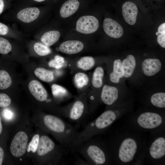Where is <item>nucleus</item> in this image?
I'll return each mask as SVG.
<instances>
[{"mask_svg":"<svg viewBox=\"0 0 165 165\" xmlns=\"http://www.w3.org/2000/svg\"><path fill=\"white\" fill-rule=\"evenodd\" d=\"M12 80L11 77L6 71L0 70V89L5 90L11 85Z\"/></svg>","mask_w":165,"mask_h":165,"instance_id":"nucleus-29","label":"nucleus"},{"mask_svg":"<svg viewBox=\"0 0 165 165\" xmlns=\"http://www.w3.org/2000/svg\"><path fill=\"white\" fill-rule=\"evenodd\" d=\"M95 64L94 58L91 56H85L81 58L77 61V65L79 69L87 71L91 69Z\"/></svg>","mask_w":165,"mask_h":165,"instance_id":"nucleus-26","label":"nucleus"},{"mask_svg":"<svg viewBox=\"0 0 165 165\" xmlns=\"http://www.w3.org/2000/svg\"><path fill=\"white\" fill-rule=\"evenodd\" d=\"M12 46L6 39L0 37V53L6 54L12 50Z\"/></svg>","mask_w":165,"mask_h":165,"instance_id":"nucleus-33","label":"nucleus"},{"mask_svg":"<svg viewBox=\"0 0 165 165\" xmlns=\"http://www.w3.org/2000/svg\"><path fill=\"white\" fill-rule=\"evenodd\" d=\"M104 74V70L101 67H98L95 68L93 73L92 81L94 87L99 88L102 86Z\"/></svg>","mask_w":165,"mask_h":165,"instance_id":"nucleus-25","label":"nucleus"},{"mask_svg":"<svg viewBox=\"0 0 165 165\" xmlns=\"http://www.w3.org/2000/svg\"><path fill=\"white\" fill-rule=\"evenodd\" d=\"M65 63L64 58L59 55H56L54 58L48 63L49 66L51 68L58 69L62 68Z\"/></svg>","mask_w":165,"mask_h":165,"instance_id":"nucleus-32","label":"nucleus"},{"mask_svg":"<svg viewBox=\"0 0 165 165\" xmlns=\"http://www.w3.org/2000/svg\"><path fill=\"white\" fill-rule=\"evenodd\" d=\"M137 121L141 127L151 129L160 126L162 123V119L161 116L157 113L146 112L139 116Z\"/></svg>","mask_w":165,"mask_h":165,"instance_id":"nucleus-9","label":"nucleus"},{"mask_svg":"<svg viewBox=\"0 0 165 165\" xmlns=\"http://www.w3.org/2000/svg\"><path fill=\"white\" fill-rule=\"evenodd\" d=\"M137 145L136 141L133 139L128 138L122 143L119 151V157L124 163L131 161L136 152Z\"/></svg>","mask_w":165,"mask_h":165,"instance_id":"nucleus-7","label":"nucleus"},{"mask_svg":"<svg viewBox=\"0 0 165 165\" xmlns=\"http://www.w3.org/2000/svg\"><path fill=\"white\" fill-rule=\"evenodd\" d=\"M33 126L30 117L25 115L9 127L7 148L14 165L29 163L26 158V151L28 143L34 132Z\"/></svg>","mask_w":165,"mask_h":165,"instance_id":"nucleus-2","label":"nucleus"},{"mask_svg":"<svg viewBox=\"0 0 165 165\" xmlns=\"http://www.w3.org/2000/svg\"><path fill=\"white\" fill-rule=\"evenodd\" d=\"M63 117L77 124L80 123L87 115L86 104L81 99L76 100L69 109H62Z\"/></svg>","mask_w":165,"mask_h":165,"instance_id":"nucleus-6","label":"nucleus"},{"mask_svg":"<svg viewBox=\"0 0 165 165\" xmlns=\"http://www.w3.org/2000/svg\"><path fill=\"white\" fill-rule=\"evenodd\" d=\"M122 12L124 18L127 23L131 25L135 24L138 9L135 3L130 2H125L122 6Z\"/></svg>","mask_w":165,"mask_h":165,"instance_id":"nucleus-13","label":"nucleus"},{"mask_svg":"<svg viewBox=\"0 0 165 165\" xmlns=\"http://www.w3.org/2000/svg\"><path fill=\"white\" fill-rule=\"evenodd\" d=\"M83 47L84 45L82 42L78 40H72L62 42L59 48L63 53L73 54L80 52L83 50Z\"/></svg>","mask_w":165,"mask_h":165,"instance_id":"nucleus-17","label":"nucleus"},{"mask_svg":"<svg viewBox=\"0 0 165 165\" xmlns=\"http://www.w3.org/2000/svg\"><path fill=\"white\" fill-rule=\"evenodd\" d=\"M30 92L38 101L49 103L51 100L48 98L47 92L42 84L36 80H32L30 82L28 85Z\"/></svg>","mask_w":165,"mask_h":165,"instance_id":"nucleus-10","label":"nucleus"},{"mask_svg":"<svg viewBox=\"0 0 165 165\" xmlns=\"http://www.w3.org/2000/svg\"><path fill=\"white\" fill-rule=\"evenodd\" d=\"M51 88L53 95L55 98L62 99L68 94L66 89L60 85L54 84L52 85Z\"/></svg>","mask_w":165,"mask_h":165,"instance_id":"nucleus-30","label":"nucleus"},{"mask_svg":"<svg viewBox=\"0 0 165 165\" xmlns=\"http://www.w3.org/2000/svg\"><path fill=\"white\" fill-rule=\"evenodd\" d=\"M152 104L156 107H165V93L159 92L152 95L150 99Z\"/></svg>","mask_w":165,"mask_h":165,"instance_id":"nucleus-27","label":"nucleus"},{"mask_svg":"<svg viewBox=\"0 0 165 165\" xmlns=\"http://www.w3.org/2000/svg\"><path fill=\"white\" fill-rule=\"evenodd\" d=\"M118 97L117 89L115 87L105 85L103 86L101 98L106 105H111L117 100Z\"/></svg>","mask_w":165,"mask_h":165,"instance_id":"nucleus-15","label":"nucleus"},{"mask_svg":"<svg viewBox=\"0 0 165 165\" xmlns=\"http://www.w3.org/2000/svg\"><path fill=\"white\" fill-rule=\"evenodd\" d=\"M36 130L34 132L28 143L26 151V158L28 161L32 160L37 150L40 136V130L35 127Z\"/></svg>","mask_w":165,"mask_h":165,"instance_id":"nucleus-16","label":"nucleus"},{"mask_svg":"<svg viewBox=\"0 0 165 165\" xmlns=\"http://www.w3.org/2000/svg\"><path fill=\"white\" fill-rule=\"evenodd\" d=\"M158 31L160 33H165V23H164L159 26L158 29Z\"/></svg>","mask_w":165,"mask_h":165,"instance_id":"nucleus-38","label":"nucleus"},{"mask_svg":"<svg viewBox=\"0 0 165 165\" xmlns=\"http://www.w3.org/2000/svg\"><path fill=\"white\" fill-rule=\"evenodd\" d=\"M4 7V2L3 0H0V14L3 11Z\"/></svg>","mask_w":165,"mask_h":165,"instance_id":"nucleus-39","label":"nucleus"},{"mask_svg":"<svg viewBox=\"0 0 165 165\" xmlns=\"http://www.w3.org/2000/svg\"><path fill=\"white\" fill-rule=\"evenodd\" d=\"M34 74L39 79L45 82H51L54 79L53 72L44 68H37L34 71Z\"/></svg>","mask_w":165,"mask_h":165,"instance_id":"nucleus-24","label":"nucleus"},{"mask_svg":"<svg viewBox=\"0 0 165 165\" xmlns=\"http://www.w3.org/2000/svg\"><path fill=\"white\" fill-rule=\"evenodd\" d=\"M9 129V127L3 122L1 114H0V137Z\"/></svg>","mask_w":165,"mask_h":165,"instance_id":"nucleus-35","label":"nucleus"},{"mask_svg":"<svg viewBox=\"0 0 165 165\" xmlns=\"http://www.w3.org/2000/svg\"><path fill=\"white\" fill-rule=\"evenodd\" d=\"M79 2L77 0H68L64 3L60 11L61 16L66 18L74 14L78 10Z\"/></svg>","mask_w":165,"mask_h":165,"instance_id":"nucleus-20","label":"nucleus"},{"mask_svg":"<svg viewBox=\"0 0 165 165\" xmlns=\"http://www.w3.org/2000/svg\"><path fill=\"white\" fill-rule=\"evenodd\" d=\"M40 10L37 7H29L24 9L18 13L17 18L25 23L32 22L39 16Z\"/></svg>","mask_w":165,"mask_h":165,"instance_id":"nucleus-18","label":"nucleus"},{"mask_svg":"<svg viewBox=\"0 0 165 165\" xmlns=\"http://www.w3.org/2000/svg\"><path fill=\"white\" fill-rule=\"evenodd\" d=\"M99 26L98 20L92 16H81L77 20L76 30L78 32L90 34L95 32Z\"/></svg>","mask_w":165,"mask_h":165,"instance_id":"nucleus-8","label":"nucleus"},{"mask_svg":"<svg viewBox=\"0 0 165 165\" xmlns=\"http://www.w3.org/2000/svg\"><path fill=\"white\" fill-rule=\"evenodd\" d=\"M70 151L79 154L89 165H102L107 161L104 148L93 137L73 148Z\"/></svg>","mask_w":165,"mask_h":165,"instance_id":"nucleus-5","label":"nucleus"},{"mask_svg":"<svg viewBox=\"0 0 165 165\" xmlns=\"http://www.w3.org/2000/svg\"><path fill=\"white\" fill-rule=\"evenodd\" d=\"M9 135V130L0 137V165H14L8 150L7 143Z\"/></svg>","mask_w":165,"mask_h":165,"instance_id":"nucleus-12","label":"nucleus"},{"mask_svg":"<svg viewBox=\"0 0 165 165\" xmlns=\"http://www.w3.org/2000/svg\"><path fill=\"white\" fill-rule=\"evenodd\" d=\"M159 34H160V33L158 31H157L156 32V35H158Z\"/></svg>","mask_w":165,"mask_h":165,"instance_id":"nucleus-41","label":"nucleus"},{"mask_svg":"<svg viewBox=\"0 0 165 165\" xmlns=\"http://www.w3.org/2000/svg\"><path fill=\"white\" fill-rule=\"evenodd\" d=\"M60 36V33L58 31L53 30L45 32L42 36L41 41L47 46H52L56 43Z\"/></svg>","mask_w":165,"mask_h":165,"instance_id":"nucleus-22","label":"nucleus"},{"mask_svg":"<svg viewBox=\"0 0 165 165\" xmlns=\"http://www.w3.org/2000/svg\"><path fill=\"white\" fill-rule=\"evenodd\" d=\"M136 65L134 57L132 55H128L127 58L121 63L123 75L126 78L130 77L133 74Z\"/></svg>","mask_w":165,"mask_h":165,"instance_id":"nucleus-21","label":"nucleus"},{"mask_svg":"<svg viewBox=\"0 0 165 165\" xmlns=\"http://www.w3.org/2000/svg\"><path fill=\"white\" fill-rule=\"evenodd\" d=\"M89 78L87 75L83 72H78L74 77V81L76 87L81 89L87 85L89 82Z\"/></svg>","mask_w":165,"mask_h":165,"instance_id":"nucleus-28","label":"nucleus"},{"mask_svg":"<svg viewBox=\"0 0 165 165\" xmlns=\"http://www.w3.org/2000/svg\"><path fill=\"white\" fill-rule=\"evenodd\" d=\"M9 31L8 27L4 24L0 22V35H6Z\"/></svg>","mask_w":165,"mask_h":165,"instance_id":"nucleus-37","label":"nucleus"},{"mask_svg":"<svg viewBox=\"0 0 165 165\" xmlns=\"http://www.w3.org/2000/svg\"><path fill=\"white\" fill-rule=\"evenodd\" d=\"M30 119L33 126L51 135L60 144L70 151L79 132L75 127L52 114L39 112Z\"/></svg>","mask_w":165,"mask_h":165,"instance_id":"nucleus-1","label":"nucleus"},{"mask_svg":"<svg viewBox=\"0 0 165 165\" xmlns=\"http://www.w3.org/2000/svg\"><path fill=\"white\" fill-rule=\"evenodd\" d=\"M141 66L144 73L147 76H151L160 71L161 68V63L157 59H147L143 61Z\"/></svg>","mask_w":165,"mask_h":165,"instance_id":"nucleus-14","label":"nucleus"},{"mask_svg":"<svg viewBox=\"0 0 165 165\" xmlns=\"http://www.w3.org/2000/svg\"><path fill=\"white\" fill-rule=\"evenodd\" d=\"M121 61L118 59L115 60L113 64V70L110 75V81L114 83H118L120 79L123 76V75Z\"/></svg>","mask_w":165,"mask_h":165,"instance_id":"nucleus-23","label":"nucleus"},{"mask_svg":"<svg viewBox=\"0 0 165 165\" xmlns=\"http://www.w3.org/2000/svg\"></svg>","mask_w":165,"mask_h":165,"instance_id":"nucleus-42","label":"nucleus"},{"mask_svg":"<svg viewBox=\"0 0 165 165\" xmlns=\"http://www.w3.org/2000/svg\"><path fill=\"white\" fill-rule=\"evenodd\" d=\"M39 128L40 136L37 150L31 160L33 164L56 165L63 163L64 158L70 150L60 144H57L48 133Z\"/></svg>","mask_w":165,"mask_h":165,"instance_id":"nucleus-3","label":"nucleus"},{"mask_svg":"<svg viewBox=\"0 0 165 165\" xmlns=\"http://www.w3.org/2000/svg\"><path fill=\"white\" fill-rule=\"evenodd\" d=\"M151 157L155 159H160L165 155V139L163 137L156 139L152 143L149 149Z\"/></svg>","mask_w":165,"mask_h":165,"instance_id":"nucleus-19","label":"nucleus"},{"mask_svg":"<svg viewBox=\"0 0 165 165\" xmlns=\"http://www.w3.org/2000/svg\"><path fill=\"white\" fill-rule=\"evenodd\" d=\"M37 2H42L43 1H44L46 0H34Z\"/></svg>","mask_w":165,"mask_h":165,"instance_id":"nucleus-40","label":"nucleus"},{"mask_svg":"<svg viewBox=\"0 0 165 165\" xmlns=\"http://www.w3.org/2000/svg\"><path fill=\"white\" fill-rule=\"evenodd\" d=\"M103 27L105 33L114 38L121 37L123 34L122 26L116 21L110 18H106L103 21Z\"/></svg>","mask_w":165,"mask_h":165,"instance_id":"nucleus-11","label":"nucleus"},{"mask_svg":"<svg viewBox=\"0 0 165 165\" xmlns=\"http://www.w3.org/2000/svg\"><path fill=\"white\" fill-rule=\"evenodd\" d=\"M157 41L159 45L162 47L165 48V33H160L157 38Z\"/></svg>","mask_w":165,"mask_h":165,"instance_id":"nucleus-36","label":"nucleus"},{"mask_svg":"<svg viewBox=\"0 0 165 165\" xmlns=\"http://www.w3.org/2000/svg\"><path fill=\"white\" fill-rule=\"evenodd\" d=\"M34 49L37 54L42 56L47 55L50 54L51 51L48 46L40 42L35 43L34 45Z\"/></svg>","mask_w":165,"mask_h":165,"instance_id":"nucleus-31","label":"nucleus"},{"mask_svg":"<svg viewBox=\"0 0 165 165\" xmlns=\"http://www.w3.org/2000/svg\"><path fill=\"white\" fill-rule=\"evenodd\" d=\"M12 100L7 94L0 93V107L7 108L11 104Z\"/></svg>","mask_w":165,"mask_h":165,"instance_id":"nucleus-34","label":"nucleus"},{"mask_svg":"<svg viewBox=\"0 0 165 165\" xmlns=\"http://www.w3.org/2000/svg\"><path fill=\"white\" fill-rule=\"evenodd\" d=\"M116 118V114L112 110L105 111L95 119L90 122L81 131L79 132L74 143L76 146L84 143L101 130L110 125Z\"/></svg>","mask_w":165,"mask_h":165,"instance_id":"nucleus-4","label":"nucleus"}]
</instances>
